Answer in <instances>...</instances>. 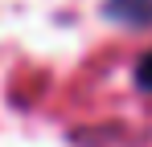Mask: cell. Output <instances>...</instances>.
<instances>
[{
  "label": "cell",
  "instance_id": "cell-2",
  "mask_svg": "<svg viewBox=\"0 0 152 147\" xmlns=\"http://www.w3.org/2000/svg\"><path fill=\"white\" fill-rule=\"evenodd\" d=\"M136 86H140V90H152V53L136 66Z\"/></svg>",
  "mask_w": 152,
  "mask_h": 147
},
{
  "label": "cell",
  "instance_id": "cell-1",
  "mask_svg": "<svg viewBox=\"0 0 152 147\" xmlns=\"http://www.w3.org/2000/svg\"><path fill=\"white\" fill-rule=\"evenodd\" d=\"M103 8H107V17H111V21L132 24V29L152 24V0H107Z\"/></svg>",
  "mask_w": 152,
  "mask_h": 147
}]
</instances>
